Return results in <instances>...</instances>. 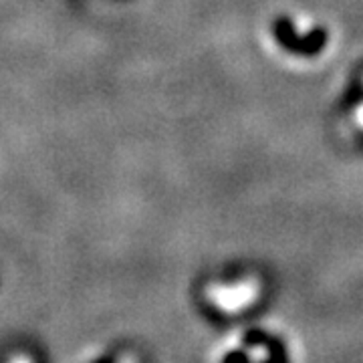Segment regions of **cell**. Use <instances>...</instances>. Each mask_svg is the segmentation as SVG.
Returning a JSON list of instances; mask_svg holds the SVG:
<instances>
[{
	"mask_svg": "<svg viewBox=\"0 0 363 363\" xmlns=\"http://www.w3.org/2000/svg\"><path fill=\"white\" fill-rule=\"evenodd\" d=\"M264 49L272 59L291 69L319 65L333 47V33L325 21L311 13L285 11L264 26Z\"/></svg>",
	"mask_w": 363,
	"mask_h": 363,
	"instance_id": "obj_1",
	"label": "cell"
},
{
	"mask_svg": "<svg viewBox=\"0 0 363 363\" xmlns=\"http://www.w3.org/2000/svg\"><path fill=\"white\" fill-rule=\"evenodd\" d=\"M264 297V281L257 272L214 277L202 286V301L222 317H240L252 311Z\"/></svg>",
	"mask_w": 363,
	"mask_h": 363,
	"instance_id": "obj_2",
	"label": "cell"
},
{
	"mask_svg": "<svg viewBox=\"0 0 363 363\" xmlns=\"http://www.w3.org/2000/svg\"><path fill=\"white\" fill-rule=\"evenodd\" d=\"M337 123L345 140L363 150V63L351 77L339 101Z\"/></svg>",
	"mask_w": 363,
	"mask_h": 363,
	"instance_id": "obj_3",
	"label": "cell"
},
{
	"mask_svg": "<svg viewBox=\"0 0 363 363\" xmlns=\"http://www.w3.org/2000/svg\"><path fill=\"white\" fill-rule=\"evenodd\" d=\"M116 363H140V359H138L133 353H125V355H123V357H119Z\"/></svg>",
	"mask_w": 363,
	"mask_h": 363,
	"instance_id": "obj_4",
	"label": "cell"
},
{
	"mask_svg": "<svg viewBox=\"0 0 363 363\" xmlns=\"http://www.w3.org/2000/svg\"><path fill=\"white\" fill-rule=\"evenodd\" d=\"M11 363H33L28 357H25V355H16V357H13L11 359Z\"/></svg>",
	"mask_w": 363,
	"mask_h": 363,
	"instance_id": "obj_5",
	"label": "cell"
}]
</instances>
